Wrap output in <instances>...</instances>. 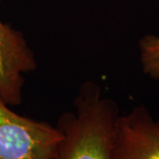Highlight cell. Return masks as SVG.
I'll return each instance as SVG.
<instances>
[{
    "label": "cell",
    "instance_id": "1",
    "mask_svg": "<svg viewBox=\"0 0 159 159\" xmlns=\"http://www.w3.org/2000/svg\"><path fill=\"white\" fill-rule=\"evenodd\" d=\"M117 102L100 86L86 81L74 100V111L62 113L57 128L62 137L49 159H112Z\"/></svg>",
    "mask_w": 159,
    "mask_h": 159
},
{
    "label": "cell",
    "instance_id": "2",
    "mask_svg": "<svg viewBox=\"0 0 159 159\" xmlns=\"http://www.w3.org/2000/svg\"><path fill=\"white\" fill-rule=\"evenodd\" d=\"M0 95V159H49L62 134L57 126L14 112Z\"/></svg>",
    "mask_w": 159,
    "mask_h": 159
},
{
    "label": "cell",
    "instance_id": "3",
    "mask_svg": "<svg viewBox=\"0 0 159 159\" xmlns=\"http://www.w3.org/2000/svg\"><path fill=\"white\" fill-rule=\"evenodd\" d=\"M112 159H159V116L138 105L116 121Z\"/></svg>",
    "mask_w": 159,
    "mask_h": 159
},
{
    "label": "cell",
    "instance_id": "4",
    "mask_svg": "<svg viewBox=\"0 0 159 159\" xmlns=\"http://www.w3.org/2000/svg\"><path fill=\"white\" fill-rule=\"evenodd\" d=\"M37 67L23 34L0 20V95L9 105L22 102L24 74Z\"/></svg>",
    "mask_w": 159,
    "mask_h": 159
},
{
    "label": "cell",
    "instance_id": "5",
    "mask_svg": "<svg viewBox=\"0 0 159 159\" xmlns=\"http://www.w3.org/2000/svg\"><path fill=\"white\" fill-rule=\"evenodd\" d=\"M139 50L144 74L159 81V36L144 35L139 42Z\"/></svg>",
    "mask_w": 159,
    "mask_h": 159
}]
</instances>
